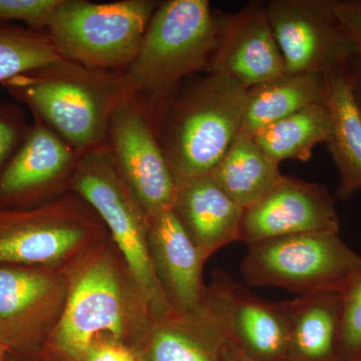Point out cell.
I'll return each instance as SVG.
<instances>
[{
    "mask_svg": "<svg viewBox=\"0 0 361 361\" xmlns=\"http://www.w3.org/2000/svg\"><path fill=\"white\" fill-rule=\"evenodd\" d=\"M149 249L157 276L179 315L200 310L205 297L202 257L173 209L149 218Z\"/></svg>",
    "mask_w": 361,
    "mask_h": 361,
    "instance_id": "obj_15",
    "label": "cell"
},
{
    "mask_svg": "<svg viewBox=\"0 0 361 361\" xmlns=\"http://www.w3.org/2000/svg\"><path fill=\"white\" fill-rule=\"evenodd\" d=\"M94 222L71 198L32 208H0V264L37 266L65 257Z\"/></svg>",
    "mask_w": 361,
    "mask_h": 361,
    "instance_id": "obj_10",
    "label": "cell"
},
{
    "mask_svg": "<svg viewBox=\"0 0 361 361\" xmlns=\"http://www.w3.org/2000/svg\"><path fill=\"white\" fill-rule=\"evenodd\" d=\"M7 353V349L6 346L2 345L1 343H0V361H4V357H6Z\"/></svg>",
    "mask_w": 361,
    "mask_h": 361,
    "instance_id": "obj_31",
    "label": "cell"
},
{
    "mask_svg": "<svg viewBox=\"0 0 361 361\" xmlns=\"http://www.w3.org/2000/svg\"><path fill=\"white\" fill-rule=\"evenodd\" d=\"M216 47L210 71L247 89L285 73L283 56L266 4L253 1L234 13H215Z\"/></svg>",
    "mask_w": 361,
    "mask_h": 361,
    "instance_id": "obj_13",
    "label": "cell"
},
{
    "mask_svg": "<svg viewBox=\"0 0 361 361\" xmlns=\"http://www.w3.org/2000/svg\"><path fill=\"white\" fill-rule=\"evenodd\" d=\"M209 175L243 209L257 203L283 176L254 137L240 130Z\"/></svg>",
    "mask_w": 361,
    "mask_h": 361,
    "instance_id": "obj_22",
    "label": "cell"
},
{
    "mask_svg": "<svg viewBox=\"0 0 361 361\" xmlns=\"http://www.w3.org/2000/svg\"><path fill=\"white\" fill-rule=\"evenodd\" d=\"M71 186L111 230L152 314L158 320L177 315L154 267L149 216L118 175L106 142L80 156Z\"/></svg>",
    "mask_w": 361,
    "mask_h": 361,
    "instance_id": "obj_4",
    "label": "cell"
},
{
    "mask_svg": "<svg viewBox=\"0 0 361 361\" xmlns=\"http://www.w3.org/2000/svg\"><path fill=\"white\" fill-rule=\"evenodd\" d=\"M327 103L322 73H283L248 89L240 132L254 137L261 130L315 104Z\"/></svg>",
    "mask_w": 361,
    "mask_h": 361,
    "instance_id": "obj_20",
    "label": "cell"
},
{
    "mask_svg": "<svg viewBox=\"0 0 361 361\" xmlns=\"http://www.w3.org/2000/svg\"><path fill=\"white\" fill-rule=\"evenodd\" d=\"M61 59L47 32L0 23V85Z\"/></svg>",
    "mask_w": 361,
    "mask_h": 361,
    "instance_id": "obj_24",
    "label": "cell"
},
{
    "mask_svg": "<svg viewBox=\"0 0 361 361\" xmlns=\"http://www.w3.org/2000/svg\"><path fill=\"white\" fill-rule=\"evenodd\" d=\"M159 4L153 0H61L45 32L63 59L92 70L126 71Z\"/></svg>",
    "mask_w": 361,
    "mask_h": 361,
    "instance_id": "obj_5",
    "label": "cell"
},
{
    "mask_svg": "<svg viewBox=\"0 0 361 361\" xmlns=\"http://www.w3.org/2000/svg\"><path fill=\"white\" fill-rule=\"evenodd\" d=\"M353 361H361V357H360V358H358V360H353Z\"/></svg>",
    "mask_w": 361,
    "mask_h": 361,
    "instance_id": "obj_32",
    "label": "cell"
},
{
    "mask_svg": "<svg viewBox=\"0 0 361 361\" xmlns=\"http://www.w3.org/2000/svg\"><path fill=\"white\" fill-rule=\"evenodd\" d=\"M106 144L118 175L149 218L173 209L177 184L148 108L135 97L116 106Z\"/></svg>",
    "mask_w": 361,
    "mask_h": 361,
    "instance_id": "obj_7",
    "label": "cell"
},
{
    "mask_svg": "<svg viewBox=\"0 0 361 361\" xmlns=\"http://www.w3.org/2000/svg\"><path fill=\"white\" fill-rule=\"evenodd\" d=\"M2 87L80 156L106 142L116 106L134 94L125 71L92 70L65 59Z\"/></svg>",
    "mask_w": 361,
    "mask_h": 361,
    "instance_id": "obj_1",
    "label": "cell"
},
{
    "mask_svg": "<svg viewBox=\"0 0 361 361\" xmlns=\"http://www.w3.org/2000/svg\"><path fill=\"white\" fill-rule=\"evenodd\" d=\"M123 329V296L115 270L108 261H94L73 285L54 343L70 360L85 361L97 334L108 331L118 338Z\"/></svg>",
    "mask_w": 361,
    "mask_h": 361,
    "instance_id": "obj_12",
    "label": "cell"
},
{
    "mask_svg": "<svg viewBox=\"0 0 361 361\" xmlns=\"http://www.w3.org/2000/svg\"><path fill=\"white\" fill-rule=\"evenodd\" d=\"M85 361H141L129 349L113 343H94L87 350Z\"/></svg>",
    "mask_w": 361,
    "mask_h": 361,
    "instance_id": "obj_28",
    "label": "cell"
},
{
    "mask_svg": "<svg viewBox=\"0 0 361 361\" xmlns=\"http://www.w3.org/2000/svg\"><path fill=\"white\" fill-rule=\"evenodd\" d=\"M285 361H339L342 291L316 292L287 300Z\"/></svg>",
    "mask_w": 361,
    "mask_h": 361,
    "instance_id": "obj_18",
    "label": "cell"
},
{
    "mask_svg": "<svg viewBox=\"0 0 361 361\" xmlns=\"http://www.w3.org/2000/svg\"><path fill=\"white\" fill-rule=\"evenodd\" d=\"M266 11L286 73L327 75L348 68L355 45L336 13V0H273Z\"/></svg>",
    "mask_w": 361,
    "mask_h": 361,
    "instance_id": "obj_8",
    "label": "cell"
},
{
    "mask_svg": "<svg viewBox=\"0 0 361 361\" xmlns=\"http://www.w3.org/2000/svg\"><path fill=\"white\" fill-rule=\"evenodd\" d=\"M361 357V272L342 290V326L339 361Z\"/></svg>",
    "mask_w": 361,
    "mask_h": 361,
    "instance_id": "obj_25",
    "label": "cell"
},
{
    "mask_svg": "<svg viewBox=\"0 0 361 361\" xmlns=\"http://www.w3.org/2000/svg\"><path fill=\"white\" fill-rule=\"evenodd\" d=\"M247 92L234 78L209 71L166 104L156 129L177 187L219 163L241 128Z\"/></svg>",
    "mask_w": 361,
    "mask_h": 361,
    "instance_id": "obj_3",
    "label": "cell"
},
{
    "mask_svg": "<svg viewBox=\"0 0 361 361\" xmlns=\"http://www.w3.org/2000/svg\"><path fill=\"white\" fill-rule=\"evenodd\" d=\"M216 18L207 0H169L157 7L137 56L125 71L134 96L156 125L185 78L210 71Z\"/></svg>",
    "mask_w": 361,
    "mask_h": 361,
    "instance_id": "obj_2",
    "label": "cell"
},
{
    "mask_svg": "<svg viewBox=\"0 0 361 361\" xmlns=\"http://www.w3.org/2000/svg\"><path fill=\"white\" fill-rule=\"evenodd\" d=\"M361 272V256L338 233H302L248 246L240 273L249 287H279L299 296L339 290Z\"/></svg>",
    "mask_w": 361,
    "mask_h": 361,
    "instance_id": "obj_6",
    "label": "cell"
},
{
    "mask_svg": "<svg viewBox=\"0 0 361 361\" xmlns=\"http://www.w3.org/2000/svg\"><path fill=\"white\" fill-rule=\"evenodd\" d=\"M332 130L327 103L315 104L271 123L253 137L266 155L279 165L285 160L307 161L317 145L329 142Z\"/></svg>",
    "mask_w": 361,
    "mask_h": 361,
    "instance_id": "obj_23",
    "label": "cell"
},
{
    "mask_svg": "<svg viewBox=\"0 0 361 361\" xmlns=\"http://www.w3.org/2000/svg\"><path fill=\"white\" fill-rule=\"evenodd\" d=\"M245 209L226 195L210 175L178 185L174 211L204 259L240 241Z\"/></svg>",
    "mask_w": 361,
    "mask_h": 361,
    "instance_id": "obj_17",
    "label": "cell"
},
{
    "mask_svg": "<svg viewBox=\"0 0 361 361\" xmlns=\"http://www.w3.org/2000/svg\"><path fill=\"white\" fill-rule=\"evenodd\" d=\"M4 361H35V355H21L7 351Z\"/></svg>",
    "mask_w": 361,
    "mask_h": 361,
    "instance_id": "obj_30",
    "label": "cell"
},
{
    "mask_svg": "<svg viewBox=\"0 0 361 361\" xmlns=\"http://www.w3.org/2000/svg\"><path fill=\"white\" fill-rule=\"evenodd\" d=\"M223 361H257L253 358L249 357L228 343L223 350Z\"/></svg>",
    "mask_w": 361,
    "mask_h": 361,
    "instance_id": "obj_29",
    "label": "cell"
},
{
    "mask_svg": "<svg viewBox=\"0 0 361 361\" xmlns=\"http://www.w3.org/2000/svg\"><path fill=\"white\" fill-rule=\"evenodd\" d=\"M228 341L202 304L187 315L158 320L149 338V361H223Z\"/></svg>",
    "mask_w": 361,
    "mask_h": 361,
    "instance_id": "obj_21",
    "label": "cell"
},
{
    "mask_svg": "<svg viewBox=\"0 0 361 361\" xmlns=\"http://www.w3.org/2000/svg\"><path fill=\"white\" fill-rule=\"evenodd\" d=\"M336 13L355 45V56L348 66L351 87L361 111V0H336Z\"/></svg>",
    "mask_w": 361,
    "mask_h": 361,
    "instance_id": "obj_26",
    "label": "cell"
},
{
    "mask_svg": "<svg viewBox=\"0 0 361 361\" xmlns=\"http://www.w3.org/2000/svg\"><path fill=\"white\" fill-rule=\"evenodd\" d=\"M204 307L228 343L257 361H285L288 339L287 301L269 303L226 271L216 269Z\"/></svg>",
    "mask_w": 361,
    "mask_h": 361,
    "instance_id": "obj_9",
    "label": "cell"
},
{
    "mask_svg": "<svg viewBox=\"0 0 361 361\" xmlns=\"http://www.w3.org/2000/svg\"><path fill=\"white\" fill-rule=\"evenodd\" d=\"M80 156L33 116L23 144L0 174V208H32L63 180L73 179Z\"/></svg>",
    "mask_w": 361,
    "mask_h": 361,
    "instance_id": "obj_14",
    "label": "cell"
},
{
    "mask_svg": "<svg viewBox=\"0 0 361 361\" xmlns=\"http://www.w3.org/2000/svg\"><path fill=\"white\" fill-rule=\"evenodd\" d=\"M30 126L20 106L0 103V174L23 144Z\"/></svg>",
    "mask_w": 361,
    "mask_h": 361,
    "instance_id": "obj_27",
    "label": "cell"
},
{
    "mask_svg": "<svg viewBox=\"0 0 361 361\" xmlns=\"http://www.w3.org/2000/svg\"><path fill=\"white\" fill-rule=\"evenodd\" d=\"M319 232L339 233L336 199L323 185L282 176L263 198L244 210L240 241L249 246Z\"/></svg>",
    "mask_w": 361,
    "mask_h": 361,
    "instance_id": "obj_11",
    "label": "cell"
},
{
    "mask_svg": "<svg viewBox=\"0 0 361 361\" xmlns=\"http://www.w3.org/2000/svg\"><path fill=\"white\" fill-rule=\"evenodd\" d=\"M54 280L35 266L0 264V343L35 355Z\"/></svg>",
    "mask_w": 361,
    "mask_h": 361,
    "instance_id": "obj_16",
    "label": "cell"
},
{
    "mask_svg": "<svg viewBox=\"0 0 361 361\" xmlns=\"http://www.w3.org/2000/svg\"><path fill=\"white\" fill-rule=\"evenodd\" d=\"M325 78L327 106L334 122L327 148L339 174L337 198L345 201L361 190V111L348 68L327 73Z\"/></svg>",
    "mask_w": 361,
    "mask_h": 361,
    "instance_id": "obj_19",
    "label": "cell"
}]
</instances>
